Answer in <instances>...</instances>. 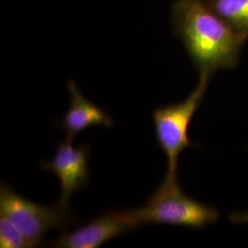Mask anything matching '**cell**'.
I'll use <instances>...</instances> for the list:
<instances>
[{"label": "cell", "instance_id": "obj_1", "mask_svg": "<svg viewBox=\"0 0 248 248\" xmlns=\"http://www.w3.org/2000/svg\"><path fill=\"white\" fill-rule=\"evenodd\" d=\"M172 18L175 32L200 75L212 76L238 64L248 38L237 33L206 0H177Z\"/></svg>", "mask_w": 248, "mask_h": 248}, {"label": "cell", "instance_id": "obj_2", "mask_svg": "<svg viewBox=\"0 0 248 248\" xmlns=\"http://www.w3.org/2000/svg\"><path fill=\"white\" fill-rule=\"evenodd\" d=\"M211 77L201 74L196 89L186 99L168 106L158 107L153 111L155 138L168 158V172L164 181H177L179 155L187 147L198 146L189 139L188 129L203 100Z\"/></svg>", "mask_w": 248, "mask_h": 248}, {"label": "cell", "instance_id": "obj_3", "mask_svg": "<svg viewBox=\"0 0 248 248\" xmlns=\"http://www.w3.org/2000/svg\"><path fill=\"white\" fill-rule=\"evenodd\" d=\"M137 210L142 225L169 224L187 228H203L219 219V211L185 194L177 181H163L147 202Z\"/></svg>", "mask_w": 248, "mask_h": 248}, {"label": "cell", "instance_id": "obj_4", "mask_svg": "<svg viewBox=\"0 0 248 248\" xmlns=\"http://www.w3.org/2000/svg\"><path fill=\"white\" fill-rule=\"evenodd\" d=\"M0 214L9 218L34 247L43 244L47 232L65 231L76 222L69 208L39 205L19 195L5 183L0 186Z\"/></svg>", "mask_w": 248, "mask_h": 248}, {"label": "cell", "instance_id": "obj_5", "mask_svg": "<svg viewBox=\"0 0 248 248\" xmlns=\"http://www.w3.org/2000/svg\"><path fill=\"white\" fill-rule=\"evenodd\" d=\"M142 226L137 210L111 211L48 244L55 248H97L107 241Z\"/></svg>", "mask_w": 248, "mask_h": 248}, {"label": "cell", "instance_id": "obj_6", "mask_svg": "<svg viewBox=\"0 0 248 248\" xmlns=\"http://www.w3.org/2000/svg\"><path fill=\"white\" fill-rule=\"evenodd\" d=\"M89 155L87 144L75 147L71 142L65 141L58 145L52 161L41 165V169L53 173L61 183L62 193L58 206L68 209L72 195L87 186L89 179Z\"/></svg>", "mask_w": 248, "mask_h": 248}, {"label": "cell", "instance_id": "obj_7", "mask_svg": "<svg viewBox=\"0 0 248 248\" xmlns=\"http://www.w3.org/2000/svg\"><path fill=\"white\" fill-rule=\"evenodd\" d=\"M67 87L71 96L69 109L62 120L54 123L63 130L65 141L72 142L78 134L91 127L103 126L110 128L113 125L114 122L111 116L85 98L73 80L68 81Z\"/></svg>", "mask_w": 248, "mask_h": 248}, {"label": "cell", "instance_id": "obj_8", "mask_svg": "<svg viewBox=\"0 0 248 248\" xmlns=\"http://www.w3.org/2000/svg\"><path fill=\"white\" fill-rule=\"evenodd\" d=\"M240 35L248 38V0H206Z\"/></svg>", "mask_w": 248, "mask_h": 248}, {"label": "cell", "instance_id": "obj_9", "mask_svg": "<svg viewBox=\"0 0 248 248\" xmlns=\"http://www.w3.org/2000/svg\"><path fill=\"white\" fill-rule=\"evenodd\" d=\"M0 248H30L34 246L9 218L0 214Z\"/></svg>", "mask_w": 248, "mask_h": 248}, {"label": "cell", "instance_id": "obj_10", "mask_svg": "<svg viewBox=\"0 0 248 248\" xmlns=\"http://www.w3.org/2000/svg\"><path fill=\"white\" fill-rule=\"evenodd\" d=\"M229 221L232 223L248 224V212L232 213L229 216Z\"/></svg>", "mask_w": 248, "mask_h": 248}]
</instances>
